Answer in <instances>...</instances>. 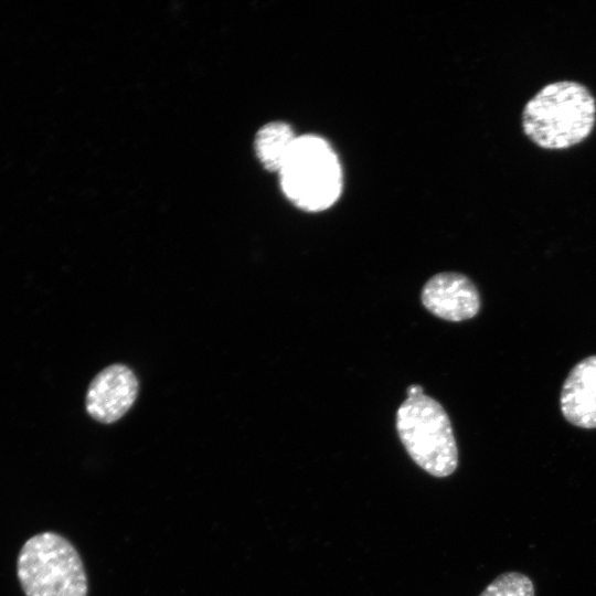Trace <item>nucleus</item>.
<instances>
[{
	"label": "nucleus",
	"instance_id": "obj_1",
	"mask_svg": "<svg viewBox=\"0 0 596 596\" xmlns=\"http://www.w3.org/2000/svg\"><path fill=\"white\" fill-rule=\"evenodd\" d=\"M596 119V103L582 84L551 83L525 105L522 126L525 135L545 149H565L584 140Z\"/></svg>",
	"mask_w": 596,
	"mask_h": 596
},
{
	"label": "nucleus",
	"instance_id": "obj_2",
	"mask_svg": "<svg viewBox=\"0 0 596 596\" xmlns=\"http://www.w3.org/2000/svg\"><path fill=\"white\" fill-rule=\"evenodd\" d=\"M396 430L419 468L438 478L456 470L458 449L451 423L436 400L424 393L407 396L396 412Z\"/></svg>",
	"mask_w": 596,
	"mask_h": 596
},
{
	"label": "nucleus",
	"instance_id": "obj_3",
	"mask_svg": "<svg viewBox=\"0 0 596 596\" xmlns=\"http://www.w3.org/2000/svg\"><path fill=\"white\" fill-rule=\"evenodd\" d=\"M279 175L286 196L308 212L330 207L341 194L339 159L331 146L319 136L297 137Z\"/></svg>",
	"mask_w": 596,
	"mask_h": 596
},
{
	"label": "nucleus",
	"instance_id": "obj_4",
	"mask_svg": "<svg viewBox=\"0 0 596 596\" xmlns=\"http://www.w3.org/2000/svg\"><path fill=\"white\" fill-rule=\"evenodd\" d=\"M17 571L25 596H86L87 579L75 547L54 532H43L22 546Z\"/></svg>",
	"mask_w": 596,
	"mask_h": 596
},
{
	"label": "nucleus",
	"instance_id": "obj_5",
	"mask_svg": "<svg viewBox=\"0 0 596 596\" xmlns=\"http://www.w3.org/2000/svg\"><path fill=\"white\" fill-rule=\"evenodd\" d=\"M138 381L126 365L113 364L100 371L91 382L86 394V409L96 421L110 424L121 418L134 404Z\"/></svg>",
	"mask_w": 596,
	"mask_h": 596
},
{
	"label": "nucleus",
	"instance_id": "obj_6",
	"mask_svg": "<svg viewBox=\"0 0 596 596\" xmlns=\"http://www.w3.org/2000/svg\"><path fill=\"white\" fill-rule=\"evenodd\" d=\"M422 302L433 315L449 321L473 318L480 309L475 284L459 273H439L424 285Z\"/></svg>",
	"mask_w": 596,
	"mask_h": 596
},
{
	"label": "nucleus",
	"instance_id": "obj_7",
	"mask_svg": "<svg viewBox=\"0 0 596 596\" xmlns=\"http://www.w3.org/2000/svg\"><path fill=\"white\" fill-rule=\"evenodd\" d=\"M560 407L572 425L596 428V355L581 360L570 371L561 390Z\"/></svg>",
	"mask_w": 596,
	"mask_h": 596
},
{
	"label": "nucleus",
	"instance_id": "obj_8",
	"mask_svg": "<svg viewBox=\"0 0 596 596\" xmlns=\"http://www.w3.org/2000/svg\"><path fill=\"white\" fill-rule=\"evenodd\" d=\"M296 140L297 136L288 124L269 123L256 135L255 152L264 168L279 173Z\"/></svg>",
	"mask_w": 596,
	"mask_h": 596
},
{
	"label": "nucleus",
	"instance_id": "obj_9",
	"mask_svg": "<svg viewBox=\"0 0 596 596\" xmlns=\"http://www.w3.org/2000/svg\"><path fill=\"white\" fill-rule=\"evenodd\" d=\"M479 596H535V589L528 575L505 572L497 576Z\"/></svg>",
	"mask_w": 596,
	"mask_h": 596
},
{
	"label": "nucleus",
	"instance_id": "obj_10",
	"mask_svg": "<svg viewBox=\"0 0 596 596\" xmlns=\"http://www.w3.org/2000/svg\"><path fill=\"white\" fill-rule=\"evenodd\" d=\"M423 393H424V390L418 384H413V385L407 387V396H416V395H419V394H423Z\"/></svg>",
	"mask_w": 596,
	"mask_h": 596
}]
</instances>
